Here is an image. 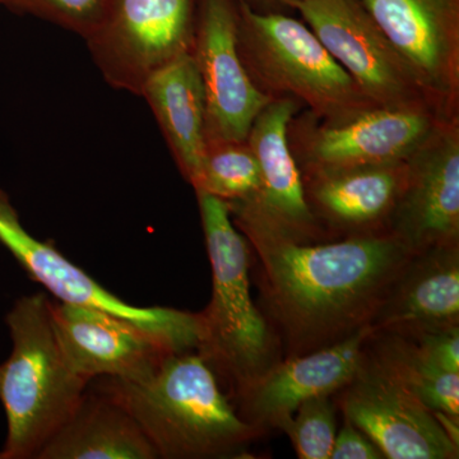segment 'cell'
Instances as JSON below:
<instances>
[{"instance_id":"cell-1","label":"cell","mask_w":459,"mask_h":459,"mask_svg":"<svg viewBox=\"0 0 459 459\" xmlns=\"http://www.w3.org/2000/svg\"><path fill=\"white\" fill-rule=\"evenodd\" d=\"M255 249L263 299L285 358L340 342L371 325L413 255L391 232L298 241L234 222Z\"/></svg>"},{"instance_id":"cell-2","label":"cell","mask_w":459,"mask_h":459,"mask_svg":"<svg viewBox=\"0 0 459 459\" xmlns=\"http://www.w3.org/2000/svg\"><path fill=\"white\" fill-rule=\"evenodd\" d=\"M99 391L131 413L159 458L229 457L264 434L234 410L197 350L170 353L141 379L107 377Z\"/></svg>"},{"instance_id":"cell-3","label":"cell","mask_w":459,"mask_h":459,"mask_svg":"<svg viewBox=\"0 0 459 459\" xmlns=\"http://www.w3.org/2000/svg\"><path fill=\"white\" fill-rule=\"evenodd\" d=\"M5 322L13 350L0 364V402L8 422L0 459H38L80 406L90 380L66 359L47 295L23 296Z\"/></svg>"},{"instance_id":"cell-4","label":"cell","mask_w":459,"mask_h":459,"mask_svg":"<svg viewBox=\"0 0 459 459\" xmlns=\"http://www.w3.org/2000/svg\"><path fill=\"white\" fill-rule=\"evenodd\" d=\"M205 247L212 268V298L201 312L197 351L240 394L281 360V342L250 294V249L228 202L197 193Z\"/></svg>"},{"instance_id":"cell-5","label":"cell","mask_w":459,"mask_h":459,"mask_svg":"<svg viewBox=\"0 0 459 459\" xmlns=\"http://www.w3.org/2000/svg\"><path fill=\"white\" fill-rule=\"evenodd\" d=\"M238 50L247 68L272 89L304 100L329 117H352L369 100L312 30L283 14L238 11Z\"/></svg>"},{"instance_id":"cell-6","label":"cell","mask_w":459,"mask_h":459,"mask_svg":"<svg viewBox=\"0 0 459 459\" xmlns=\"http://www.w3.org/2000/svg\"><path fill=\"white\" fill-rule=\"evenodd\" d=\"M193 11V0H108L84 40L111 87L141 96L151 75L192 51Z\"/></svg>"},{"instance_id":"cell-7","label":"cell","mask_w":459,"mask_h":459,"mask_svg":"<svg viewBox=\"0 0 459 459\" xmlns=\"http://www.w3.org/2000/svg\"><path fill=\"white\" fill-rule=\"evenodd\" d=\"M0 244L62 303L82 305L113 314L152 332L178 352L198 350L202 340L201 314L164 307H134L108 292L65 258L51 241L44 243L21 222L7 193L0 188Z\"/></svg>"},{"instance_id":"cell-8","label":"cell","mask_w":459,"mask_h":459,"mask_svg":"<svg viewBox=\"0 0 459 459\" xmlns=\"http://www.w3.org/2000/svg\"><path fill=\"white\" fill-rule=\"evenodd\" d=\"M334 395L344 420L369 437L385 458L459 457V443L439 416L371 351L370 343L358 374Z\"/></svg>"},{"instance_id":"cell-9","label":"cell","mask_w":459,"mask_h":459,"mask_svg":"<svg viewBox=\"0 0 459 459\" xmlns=\"http://www.w3.org/2000/svg\"><path fill=\"white\" fill-rule=\"evenodd\" d=\"M195 57L205 100L207 143H246L272 99L252 80L238 50V11L232 0H201Z\"/></svg>"},{"instance_id":"cell-10","label":"cell","mask_w":459,"mask_h":459,"mask_svg":"<svg viewBox=\"0 0 459 459\" xmlns=\"http://www.w3.org/2000/svg\"><path fill=\"white\" fill-rule=\"evenodd\" d=\"M295 113L294 100L279 99L256 117L247 142L258 161L261 188L250 201L228 204L234 222L258 223L282 237L316 243L320 228L287 142Z\"/></svg>"},{"instance_id":"cell-11","label":"cell","mask_w":459,"mask_h":459,"mask_svg":"<svg viewBox=\"0 0 459 459\" xmlns=\"http://www.w3.org/2000/svg\"><path fill=\"white\" fill-rule=\"evenodd\" d=\"M296 9L365 98L404 105L418 83L360 0H307Z\"/></svg>"},{"instance_id":"cell-12","label":"cell","mask_w":459,"mask_h":459,"mask_svg":"<svg viewBox=\"0 0 459 459\" xmlns=\"http://www.w3.org/2000/svg\"><path fill=\"white\" fill-rule=\"evenodd\" d=\"M376 329L368 325L340 342L281 359L237 395L241 416L261 430L285 427L301 403L334 395L351 382L367 356Z\"/></svg>"},{"instance_id":"cell-13","label":"cell","mask_w":459,"mask_h":459,"mask_svg":"<svg viewBox=\"0 0 459 459\" xmlns=\"http://www.w3.org/2000/svg\"><path fill=\"white\" fill-rule=\"evenodd\" d=\"M51 318L66 359L90 382L141 379L178 352L152 332L93 307L51 301Z\"/></svg>"},{"instance_id":"cell-14","label":"cell","mask_w":459,"mask_h":459,"mask_svg":"<svg viewBox=\"0 0 459 459\" xmlns=\"http://www.w3.org/2000/svg\"><path fill=\"white\" fill-rule=\"evenodd\" d=\"M407 169L406 186L391 217V232L413 255L459 238V142L440 135L420 148Z\"/></svg>"},{"instance_id":"cell-15","label":"cell","mask_w":459,"mask_h":459,"mask_svg":"<svg viewBox=\"0 0 459 459\" xmlns=\"http://www.w3.org/2000/svg\"><path fill=\"white\" fill-rule=\"evenodd\" d=\"M416 83L448 93L458 82L457 17L451 0H360Z\"/></svg>"},{"instance_id":"cell-16","label":"cell","mask_w":459,"mask_h":459,"mask_svg":"<svg viewBox=\"0 0 459 459\" xmlns=\"http://www.w3.org/2000/svg\"><path fill=\"white\" fill-rule=\"evenodd\" d=\"M430 129L428 115L406 105L368 108L314 133L307 159L314 174L401 164L424 146Z\"/></svg>"},{"instance_id":"cell-17","label":"cell","mask_w":459,"mask_h":459,"mask_svg":"<svg viewBox=\"0 0 459 459\" xmlns=\"http://www.w3.org/2000/svg\"><path fill=\"white\" fill-rule=\"evenodd\" d=\"M376 333L415 340L459 325V247L415 255L371 322Z\"/></svg>"},{"instance_id":"cell-18","label":"cell","mask_w":459,"mask_h":459,"mask_svg":"<svg viewBox=\"0 0 459 459\" xmlns=\"http://www.w3.org/2000/svg\"><path fill=\"white\" fill-rule=\"evenodd\" d=\"M184 178L195 186L207 150L204 84L190 53L148 78L141 92Z\"/></svg>"},{"instance_id":"cell-19","label":"cell","mask_w":459,"mask_h":459,"mask_svg":"<svg viewBox=\"0 0 459 459\" xmlns=\"http://www.w3.org/2000/svg\"><path fill=\"white\" fill-rule=\"evenodd\" d=\"M407 169L401 162L314 174L307 202L332 225L351 231L350 237L380 232L374 229L394 214Z\"/></svg>"},{"instance_id":"cell-20","label":"cell","mask_w":459,"mask_h":459,"mask_svg":"<svg viewBox=\"0 0 459 459\" xmlns=\"http://www.w3.org/2000/svg\"><path fill=\"white\" fill-rule=\"evenodd\" d=\"M152 444L131 413L108 395L84 394L71 419L38 459H155Z\"/></svg>"},{"instance_id":"cell-21","label":"cell","mask_w":459,"mask_h":459,"mask_svg":"<svg viewBox=\"0 0 459 459\" xmlns=\"http://www.w3.org/2000/svg\"><path fill=\"white\" fill-rule=\"evenodd\" d=\"M370 349L429 410L459 422L458 373L429 361L411 338L376 333Z\"/></svg>"},{"instance_id":"cell-22","label":"cell","mask_w":459,"mask_h":459,"mask_svg":"<svg viewBox=\"0 0 459 459\" xmlns=\"http://www.w3.org/2000/svg\"><path fill=\"white\" fill-rule=\"evenodd\" d=\"M195 192L232 204L250 201L261 188V170L255 153L243 143H207Z\"/></svg>"},{"instance_id":"cell-23","label":"cell","mask_w":459,"mask_h":459,"mask_svg":"<svg viewBox=\"0 0 459 459\" xmlns=\"http://www.w3.org/2000/svg\"><path fill=\"white\" fill-rule=\"evenodd\" d=\"M337 403L333 395L305 401L282 430L300 459H329L337 434Z\"/></svg>"},{"instance_id":"cell-24","label":"cell","mask_w":459,"mask_h":459,"mask_svg":"<svg viewBox=\"0 0 459 459\" xmlns=\"http://www.w3.org/2000/svg\"><path fill=\"white\" fill-rule=\"evenodd\" d=\"M108 0H0L11 11L49 21L87 38L98 25Z\"/></svg>"},{"instance_id":"cell-25","label":"cell","mask_w":459,"mask_h":459,"mask_svg":"<svg viewBox=\"0 0 459 459\" xmlns=\"http://www.w3.org/2000/svg\"><path fill=\"white\" fill-rule=\"evenodd\" d=\"M413 341L429 361L442 370L459 374V325L430 332Z\"/></svg>"},{"instance_id":"cell-26","label":"cell","mask_w":459,"mask_h":459,"mask_svg":"<svg viewBox=\"0 0 459 459\" xmlns=\"http://www.w3.org/2000/svg\"><path fill=\"white\" fill-rule=\"evenodd\" d=\"M383 453L360 429L344 420V427L336 434L329 459H382Z\"/></svg>"},{"instance_id":"cell-27","label":"cell","mask_w":459,"mask_h":459,"mask_svg":"<svg viewBox=\"0 0 459 459\" xmlns=\"http://www.w3.org/2000/svg\"><path fill=\"white\" fill-rule=\"evenodd\" d=\"M267 4L287 5V7H298L300 3L307 2V0H259Z\"/></svg>"}]
</instances>
